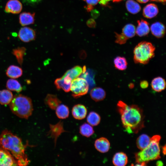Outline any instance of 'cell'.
Here are the masks:
<instances>
[{
    "label": "cell",
    "instance_id": "obj_20",
    "mask_svg": "<svg viewBox=\"0 0 166 166\" xmlns=\"http://www.w3.org/2000/svg\"><path fill=\"white\" fill-rule=\"evenodd\" d=\"M72 81L67 77L63 75L61 77L57 78L56 81L57 86L66 92L70 91L71 84Z\"/></svg>",
    "mask_w": 166,
    "mask_h": 166
},
{
    "label": "cell",
    "instance_id": "obj_40",
    "mask_svg": "<svg viewBox=\"0 0 166 166\" xmlns=\"http://www.w3.org/2000/svg\"><path fill=\"white\" fill-rule=\"evenodd\" d=\"M137 1L140 3H146L148 2L149 0H136Z\"/></svg>",
    "mask_w": 166,
    "mask_h": 166
},
{
    "label": "cell",
    "instance_id": "obj_32",
    "mask_svg": "<svg viewBox=\"0 0 166 166\" xmlns=\"http://www.w3.org/2000/svg\"><path fill=\"white\" fill-rule=\"evenodd\" d=\"M121 34L128 39L133 37L136 34L135 26L131 24L126 25L123 28Z\"/></svg>",
    "mask_w": 166,
    "mask_h": 166
},
{
    "label": "cell",
    "instance_id": "obj_17",
    "mask_svg": "<svg viewBox=\"0 0 166 166\" xmlns=\"http://www.w3.org/2000/svg\"><path fill=\"white\" fill-rule=\"evenodd\" d=\"M159 10L157 6L153 3H150L145 6L143 10V14L144 17L151 18L156 16Z\"/></svg>",
    "mask_w": 166,
    "mask_h": 166
},
{
    "label": "cell",
    "instance_id": "obj_30",
    "mask_svg": "<svg viewBox=\"0 0 166 166\" xmlns=\"http://www.w3.org/2000/svg\"><path fill=\"white\" fill-rule=\"evenodd\" d=\"M126 7L129 12L133 14L138 13L141 10L140 5L133 0H127L126 2Z\"/></svg>",
    "mask_w": 166,
    "mask_h": 166
},
{
    "label": "cell",
    "instance_id": "obj_1",
    "mask_svg": "<svg viewBox=\"0 0 166 166\" xmlns=\"http://www.w3.org/2000/svg\"><path fill=\"white\" fill-rule=\"evenodd\" d=\"M117 106L123 126L128 133H137L144 127L143 112L138 105H128L119 101Z\"/></svg>",
    "mask_w": 166,
    "mask_h": 166
},
{
    "label": "cell",
    "instance_id": "obj_19",
    "mask_svg": "<svg viewBox=\"0 0 166 166\" xmlns=\"http://www.w3.org/2000/svg\"><path fill=\"white\" fill-rule=\"evenodd\" d=\"M44 102L51 109L53 110H55L61 103V101L57 95L50 94H48L46 95Z\"/></svg>",
    "mask_w": 166,
    "mask_h": 166
},
{
    "label": "cell",
    "instance_id": "obj_8",
    "mask_svg": "<svg viewBox=\"0 0 166 166\" xmlns=\"http://www.w3.org/2000/svg\"><path fill=\"white\" fill-rule=\"evenodd\" d=\"M18 166L17 162L10 152L0 148V166Z\"/></svg>",
    "mask_w": 166,
    "mask_h": 166
},
{
    "label": "cell",
    "instance_id": "obj_3",
    "mask_svg": "<svg viewBox=\"0 0 166 166\" xmlns=\"http://www.w3.org/2000/svg\"><path fill=\"white\" fill-rule=\"evenodd\" d=\"M161 136L155 135L151 138L148 145L144 149L135 154L136 163H146L160 158L159 142Z\"/></svg>",
    "mask_w": 166,
    "mask_h": 166
},
{
    "label": "cell",
    "instance_id": "obj_39",
    "mask_svg": "<svg viewBox=\"0 0 166 166\" xmlns=\"http://www.w3.org/2000/svg\"><path fill=\"white\" fill-rule=\"evenodd\" d=\"M150 1L157 2H161L163 4H165L166 0H151Z\"/></svg>",
    "mask_w": 166,
    "mask_h": 166
},
{
    "label": "cell",
    "instance_id": "obj_35",
    "mask_svg": "<svg viewBox=\"0 0 166 166\" xmlns=\"http://www.w3.org/2000/svg\"><path fill=\"white\" fill-rule=\"evenodd\" d=\"M115 38H116L115 42L118 44L122 45L125 43L128 39L121 33L119 34L115 33Z\"/></svg>",
    "mask_w": 166,
    "mask_h": 166
},
{
    "label": "cell",
    "instance_id": "obj_10",
    "mask_svg": "<svg viewBox=\"0 0 166 166\" xmlns=\"http://www.w3.org/2000/svg\"><path fill=\"white\" fill-rule=\"evenodd\" d=\"M22 8V4L19 0H9L6 3L5 11L7 13L18 14L21 12Z\"/></svg>",
    "mask_w": 166,
    "mask_h": 166
},
{
    "label": "cell",
    "instance_id": "obj_9",
    "mask_svg": "<svg viewBox=\"0 0 166 166\" xmlns=\"http://www.w3.org/2000/svg\"><path fill=\"white\" fill-rule=\"evenodd\" d=\"M36 33L32 28L27 26L21 28L19 30L18 37L21 40L25 42H28L34 40Z\"/></svg>",
    "mask_w": 166,
    "mask_h": 166
},
{
    "label": "cell",
    "instance_id": "obj_38",
    "mask_svg": "<svg viewBox=\"0 0 166 166\" xmlns=\"http://www.w3.org/2000/svg\"><path fill=\"white\" fill-rule=\"evenodd\" d=\"M25 2L29 4H37L42 1V0H22Z\"/></svg>",
    "mask_w": 166,
    "mask_h": 166
},
{
    "label": "cell",
    "instance_id": "obj_41",
    "mask_svg": "<svg viewBox=\"0 0 166 166\" xmlns=\"http://www.w3.org/2000/svg\"><path fill=\"white\" fill-rule=\"evenodd\" d=\"M162 151L163 154L165 155L166 154V145H165L164 146H163L162 148Z\"/></svg>",
    "mask_w": 166,
    "mask_h": 166
},
{
    "label": "cell",
    "instance_id": "obj_18",
    "mask_svg": "<svg viewBox=\"0 0 166 166\" xmlns=\"http://www.w3.org/2000/svg\"><path fill=\"white\" fill-rule=\"evenodd\" d=\"M151 86L152 89L155 91L161 92L166 88V81L163 77H156L152 80Z\"/></svg>",
    "mask_w": 166,
    "mask_h": 166
},
{
    "label": "cell",
    "instance_id": "obj_7",
    "mask_svg": "<svg viewBox=\"0 0 166 166\" xmlns=\"http://www.w3.org/2000/svg\"><path fill=\"white\" fill-rule=\"evenodd\" d=\"M67 132L64 130L63 122L60 121L55 124H49V130L47 135L53 139L55 146L58 137L62 133Z\"/></svg>",
    "mask_w": 166,
    "mask_h": 166
},
{
    "label": "cell",
    "instance_id": "obj_42",
    "mask_svg": "<svg viewBox=\"0 0 166 166\" xmlns=\"http://www.w3.org/2000/svg\"><path fill=\"white\" fill-rule=\"evenodd\" d=\"M134 86V85L133 83H131L129 85V87L131 89Z\"/></svg>",
    "mask_w": 166,
    "mask_h": 166
},
{
    "label": "cell",
    "instance_id": "obj_27",
    "mask_svg": "<svg viewBox=\"0 0 166 166\" xmlns=\"http://www.w3.org/2000/svg\"><path fill=\"white\" fill-rule=\"evenodd\" d=\"M94 130L92 126L88 123H84L81 125L79 128V132L84 136L89 137L94 133Z\"/></svg>",
    "mask_w": 166,
    "mask_h": 166
},
{
    "label": "cell",
    "instance_id": "obj_36",
    "mask_svg": "<svg viewBox=\"0 0 166 166\" xmlns=\"http://www.w3.org/2000/svg\"><path fill=\"white\" fill-rule=\"evenodd\" d=\"M122 0H100L99 3L102 6H105L108 5L109 2L112 1L113 2H118Z\"/></svg>",
    "mask_w": 166,
    "mask_h": 166
},
{
    "label": "cell",
    "instance_id": "obj_33",
    "mask_svg": "<svg viewBox=\"0 0 166 166\" xmlns=\"http://www.w3.org/2000/svg\"><path fill=\"white\" fill-rule=\"evenodd\" d=\"M26 52V49L23 47H18L13 49L12 53L15 56L18 63L22 65Z\"/></svg>",
    "mask_w": 166,
    "mask_h": 166
},
{
    "label": "cell",
    "instance_id": "obj_5",
    "mask_svg": "<svg viewBox=\"0 0 166 166\" xmlns=\"http://www.w3.org/2000/svg\"><path fill=\"white\" fill-rule=\"evenodd\" d=\"M155 47L150 42L143 41L139 43L133 50L135 63L147 64L155 56Z\"/></svg>",
    "mask_w": 166,
    "mask_h": 166
},
{
    "label": "cell",
    "instance_id": "obj_31",
    "mask_svg": "<svg viewBox=\"0 0 166 166\" xmlns=\"http://www.w3.org/2000/svg\"><path fill=\"white\" fill-rule=\"evenodd\" d=\"M101 119V117L98 113L92 111L88 115L86 120L88 123L91 126H96L100 123Z\"/></svg>",
    "mask_w": 166,
    "mask_h": 166
},
{
    "label": "cell",
    "instance_id": "obj_16",
    "mask_svg": "<svg viewBox=\"0 0 166 166\" xmlns=\"http://www.w3.org/2000/svg\"><path fill=\"white\" fill-rule=\"evenodd\" d=\"M137 23L138 25L136 30V33L137 35L140 37L147 35L150 30L149 23L143 19L138 20Z\"/></svg>",
    "mask_w": 166,
    "mask_h": 166
},
{
    "label": "cell",
    "instance_id": "obj_23",
    "mask_svg": "<svg viewBox=\"0 0 166 166\" xmlns=\"http://www.w3.org/2000/svg\"><path fill=\"white\" fill-rule=\"evenodd\" d=\"M22 73V70L20 67L12 65L8 67L6 74L8 77L12 79H16L21 77Z\"/></svg>",
    "mask_w": 166,
    "mask_h": 166
},
{
    "label": "cell",
    "instance_id": "obj_26",
    "mask_svg": "<svg viewBox=\"0 0 166 166\" xmlns=\"http://www.w3.org/2000/svg\"><path fill=\"white\" fill-rule=\"evenodd\" d=\"M56 114L57 117L61 119L68 118L69 115V109L65 105L60 104L56 109Z\"/></svg>",
    "mask_w": 166,
    "mask_h": 166
},
{
    "label": "cell",
    "instance_id": "obj_22",
    "mask_svg": "<svg viewBox=\"0 0 166 166\" xmlns=\"http://www.w3.org/2000/svg\"><path fill=\"white\" fill-rule=\"evenodd\" d=\"M90 96L94 101L97 102L102 101L105 97L106 94L105 90L101 87H95L90 91Z\"/></svg>",
    "mask_w": 166,
    "mask_h": 166
},
{
    "label": "cell",
    "instance_id": "obj_34",
    "mask_svg": "<svg viewBox=\"0 0 166 166\" xmlns=\"http://www.w3.org/2000/svg\"><path fill=\"white\" fill-rule=\"evenodd\" d=\"M87 4L85 6L87 10L90 11L94 8V6L96 5L99 2L100 0H82Z\"/></svg>",
    "mask_w": 166,
    "mask_h": 166
},
{
    "label": "cell",
    "instance_id": "obj_24",
    "mask_svg": "<svg viewBox=\"0 0 166 166\" xmlns=\"http://www.w3.org/2000/svg\"><path fill=\"white\" fill-rule=\"evenodd\" d=\"M150 140L151 138L147 135L142 134L140 135L136 140V146L139 149L142 150L148 145Z\"/></svg>",
    "mask_w": 166,
    "mask_h": 166
},
{
    "label": "cell",
    "instance_id": "obj_29",
    "mask_svg": "<svg viewBox=\"0 0 166 166\" xmlns=\"http://www.w3.org/2000/svg\"><path fill=\"white\" fill-rule=\"evenodd\" d=\"M6 87L9 90L15 91L18 93L21 92L22 89L20 83L17 80L12 78L7 81Z\"/></svg>",
    "mask_w": 166,
    "mask_h": 166
},
{
    "label": "cell",
    "instance_id": "obj_37",
    "mask_svg": "<svg viewBox=\"0 0 166 166\" xmlns=\"http://www.w3.org/2000/svg\"><path fill=\"white\" fill-rule=\"evenodd\" d=\"M140 87L142 89H146L148 87V83L146 80L141 81L140 83Z\"/></svg>",
    "mask_w": 166,
    "mask_h": 166
},
{
    "label": "cell",
    "instance_id": "obj_25",
    "mask_svg": "<svg viewBox=\"0 0 166 166\" xmlns=\"http://www.w3.org/2000/svg\"><path fill=\"white\" fill-rule=\"evenodd\" d=\"M13 98L12 92L9 90H0V104L2 105L9 104Z\"/></svg>",
    "mask_w": 166,
    "mask_h": 166
},
{
    "label": "cell",
    "instance_id": "obj_11",
    "mask_svg": "<svg viewBox=\"0 0 166 166\" xmlns=\"http://www.w3.org/2000/svg\"><path fill=\"white\" fill-rule=\"evenodd\" d=\"M87 110L86 107L83 105L77 104L75 105L72 109V114L76 119L81 120L86 117Z\"/></svg>",
    "mask_w": 166,
    "mask_h": 166
},
{
    "label": "cell",
    "instance_id": "obj_14",
    "mask_svg": "<svg viewBox=\"0 0 166 166\" xmlns=\"http://www.w3.org/2000/svg\"><path fill=\"white\" fill-rule=\"evenodd\" d=\"M35 13L23 12L19 16V22L22 26L33 24L35 22Z\"/></svg>",
    "mask_w": 166,
    "mask_h": 166
},
{
    "label": "cell",
    "instance_id": "obj_12",
    "mask_svg": "<svg viewBox=\"0 0 166 166\" xmlns=\"http://www.w3.org/2000/svg\"><path fill=\"white\" fill-rule=\"evenodd\" d=\"M94 146L97 151L101 153H105L109 151L110 143L107 139L104 137H101L96 140Z\"/></svg>",
    "mask_w": 166,
    "mask_h": 166
},
{
    "label": "cell",
    "instance_id": "obj_15",
    "mask_svg": "<svg viewBox=\"0 0 166 166\" xmlns=\"http://www.w3.org/2000/svg\"><path fill=\"white\" fill-rule=\"evenodd\" d=\"M152 34L158 38L163 37L165 34V27L160 22H156L152 24L150 27Z\"/></svg>",
    "mask_w": 166,
    "mask_h": 166
},
{
    "label": "cell",
    "instance_id": "obj_2",
    "mask_svg": "<svg viewBox=\"0 0 166 166\" xmlns=\"http://www.w3.org/2000/svg\"><path fill=\"white\" fill-rule=\"evenodd\" d=\"M0 148L10 151L18 166L28 165L30 162L25 153V147L21 139L7 130L0 134Z\"/></svg>",
    "mask_w": 166,
    "mask_h": 166
},
{
    "label": "cell",
    "instance_id": "obj_28",
    "mask_svg": "<svg viewBox=\"0 0 166 166\" xmlns=\"http://www.w3.org/2000/svg\"><path fill=\"white\" fill-rule=\"evenodd\" d=\"M113 63L115 68L119 70H124L127 68L128 63L124 57H117L114 59Z\"/></svg>",
    "mask_w": 166,
    "mask_h": 166
},
{
    "label": "cell",
    "instance_id": "obj_13",
    "mask_svg": "<svg viewBox=\"0 0 166 166\" xmlns=\"http://www.w3.org/2000/svg\"><path fill=\"white\" fill-rule=\"evenodd\" d=\"M86 71L85 66L82 67L79 65H77L67 71L63 75L68 77L72 81Z\"/></svg>",
    "mask_w": 166,
    "mask_h": 166
},
{
    "label": "cell",
    "instance_id": "obj_21",
    "mask_svg": "<svg viewBox=\"0 0 166 166\" xmlns=\"http://www.w3.org/2000/svg\"><path fill=\"white\" fill-rule=\"evenodd\" d=\"M112 162L115 166H124L128 163V157L125 153L122 152H118L113 156Z\"/></svg>",
    "mask_w": 166,
    "mask_h": 166
},
{
    "label": "cell",
    "instance_id": "obj_4",
    "mask_svg": "<svg viewBox=\"0 0 166 166\" xmlns=\"http://www.w3.org/2000/svg\"><path fill=\"white\" fill-rule=\"evenodd\" d=\"M9 106L13 113L19 117L26 119L32 115L33 110L31 100L22 94L13 97Z\"/></svg>",
    "mask_w": 166,
    "mask_h": 166
},
{
    "label": "cell",
    "instance_id": "obj_6",
    "mask_svg": "<svg viewBox=\"0 0 166 166\" xmlns=\"http://www.w3.org/2000/svg\"><path fill=\"white\" fill-rule=\"evenodd\" d=\"M89 89V85L86 80L83 77H77L73 80L71 84L70 90L72 96L78 98L86 94Z\"/></svg>",
    "mask_w": 166,
    "mask_h": 166
}]
</instances>
